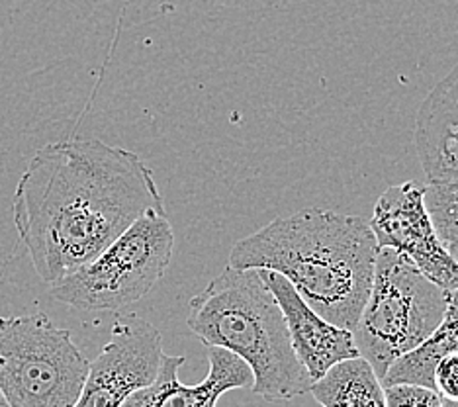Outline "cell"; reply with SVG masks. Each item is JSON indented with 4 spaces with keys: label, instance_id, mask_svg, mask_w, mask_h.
<instances>
[{
    "label": "cell",
    "instance_id": "cell-1",
    "mask_svg": "<svg viewBox=\"0 0 458 407\" xmlns=\"http://www.w3.org/2000/svg\"><path fill=\"white\" fill-rule=\"evenodd\" d=\"M151 210H165V204L149 166L138 153L100 140L44 145L13 196L16 232L51 286Z\"/></svg>",
    "mask_w": 458,
    "mask_h": 407
},
{
    "label": "cell",
    "instance_id": "cell-2",
    "mask_svg": "<svg viewBox=\"0 0 458 407\" xmlns=\"http://www.w3.org/2000/svg\"><path fill=\"white\" fill-rule=\"evenodd\" d=\"M378 245L360 216L306 208L237 242L229 267L284 276L333 326L352 331L367 304Z\"/></svg>",
    "mask_w": 458,
    "mask_h": 407
},
{
    "label": "cell",
    "instance_id": "cell-3",
    "mask_svg": "<svg viewBox=\"0 0 458 407\" xmlns=\"http://www.w3.org/2000/svg\"><path fill=\"white\" fill-rule=\"evenodd\" d=\"M191 331L206 347L229 351L253 374L251 390L267 402L310 392L311 380L296 359L288 329L261 270L229 267L189 304Z\"/></svg>",
    "mask_w": 458,
    "mask_h": 407
},
{
    "label": "cell",
    "instance_id": "cell-4",
    "mask_svg": "<svg viewBox=\"0 0 458 407\" xmlns=\"http://www.w3.org/2000/svg\"><path fill=\"white\" fill-rule=\"evenodd\" d=\"M449 292L427 280L394 249H378L372 284L352 337L380 382L392 364L439 327Z\"/></svg>",
    "mask_w": 458,
    "mask_h": 407
},
{
    "label": "cell",
    "instance_id": "cell-5",
    "mask_svg": "<svg viewBox=\"0 0 458 407\" xmlns=\"http://www.w3.org/2000/svg\"><path fill=\"white\" fill-rule=\"evenodd\" d=\"M174 229L165 210H151L98 257L51 286L59 304L82 311H120L145 298L165 276Z\"/></svg>",
    "mask_w": 458,
    "mask_h": 407
},
{
    "label": "cell",
    "instance_id": "cell-6",
    "mask_svg": "<svg viewBox=\"0 0 458 407\" xmlns=\"http://www.w3.org/2000/svg\"><path fill=\"white\" fill-rule=\"evenodd\" d=\"M90 360L44 311L0 318V392L10 407H72Z\"/></svg>",
    "mask_w": 458,
    "mask_h": 407
},
{
    "label": "cell",
    "instance_id": "cell-7",
    "mask_svg": "<svg viewBox=\"0 0 458 407\" xmlns=\"http://www.w3.org/2000/svg\"><path fill=\"white\" fill-rule=\"evenodd\" d=\"M369 225L378 249L398 250L441 290H458V263L427 212L425 186L415 181L388 186L374 204Z\"/></svg>",
    "mask_w": 458,
    "mask_h": 407
},
{
    "label": "cell",
    "instance_id": "cell-8",
    "mask_svg": "<svg viewBox=\"0 0 458 407\" xmlns=\"http://www.w3.org/2000/svg\"><path fill=\"white\" fill-rule=\"evenodd\" d=\"M163 354V337L153 323L133 313L118 318L72 407H122L155 380Z\"/></svg>",
    "mask_w": 458,
    "mask_h": 407
},
{
    "label": "cell",
    "instance_id": "cell-9",
    "mask_svg": "<svg viewBox=\"0 0 458 407\" xmlns=\"http://www.w3.org/2000/svg\"><path fill=\"white\" fill-rule=\"evenodd\" d=\"M261 275L283 311L294 354L306 369L311 384L324 378L335 364L360 357L352 331L333 326L331 321L321 318L300 298L284 276L270 270H261Z\"/></svg>",
    "mask_w": 458,
    "mask_h": 407
},
{
    "label": "cell",
    "instance_id": "cell-10",
    "mask_svg": "<svg viewBox=\"0 0 458 407\" xmlns=\"http://www.w3.org/2000/svg\"><path fill=\"white\" fill-rule=\"evenodd\" d=\"M184 360V357L163 354L155 380L135 390L122 407H216L217 400L229 390H251V370L229 351L208 347L210 372L196 386H186L179 378Z\"/></svg>",
    "mask_w": 458,
    "mask_h": 407
},
{
    "label": "cell",
    "instance_id": "cell-11",
    "mask_svg": "<svg viewBox=\"0 0 458 407\" xmlns=\"http://www.w3.org/2000/svg\"><path fill=\"white\" fill-rule=\"evenodd\" d=\"M413 141L427 182L458 176V63L421 102Z\"/></svg>",
    "mask_w": 458,
    "mask_h": 407
},
{
    "label": "cell",
    "instance_id": "cell-12",
    "mask_svg": "<svg viewBox=\"0 0 458 407\" xmlns=\"http://www.w3.org/2000/svg\"><path fill=\"white\" fill-rule=\"evenodd\" d=\"M451 354H458V290L446 296V309L443 321L418 349L403 354L395 360L384 376L382 386L388 388L394 384H413L435 390V367L437 362Z\"/></svg>",
    "mask_w": 458,
    "mask_h": 407
},
{
    "label": "cell",
    "instance_id": "cell-13",
    "mask_svg": "<svg viewBox=\"0 0 458 407\" xmlns=\"http://www.w3.org/2000/svg\"><path fill=\"white\" fill-rule=\"evenodd\" d=\"M310 392L321 407H386L384 386L362 357L335 364Z\"/></svg>",
    "mask_w": 458,
    "mask_h": 407
},
{
    "label": "cell",
    "instance_id": "cell-14",
    "mask_svg": "<svg viewBox=\"0 0 458 407\" xmlns=\"http://www.w3.org/2000/svg\"><path fill=\"white\" fill-rule=\"evenodd\" d=\"M425 208L443 245L458 263V176L427 182Z\"/></svg>",
    "mask_w": 458,
    "mask_h": 407
},
{
    "label": "cell",
    "instance_id": "cell-15",
    "mask_svg": "<svg viewBox=\"0 0 458 407\" xmlns=\"http://www.w3.org/2000/svg\"><path fill=\"white\" fill-rule=\"evenodd\" d=\"M386 407H445L437 390L413 384H394L384 388Z\"/></svg>",
    "mask_w": 458,
    "mask_h": 407
},
{
    "label": "cell",
    "instance_id": "cell-16",
    "mask_svg": "<svg viewBox=\"0 0 458 407\" xmlns=\"http://www.w3.org/2000/svg\"><path fill=\"white\" fill-rule=\"evenodd\" d=\"M435 390L445 402L458 403V354L445 357L435 367Z\"/></svg>",
    "mask_w": 458,
    "mask_h": 407
},
{
    "label": "cell",
    "instance_id": "cell-17",
    "mask_svg": "<svg viewBox=\"0 0 458 407\" xmlns=\"http://www.w3.org/2000/svg\"><path fill=\"white\" fill-rule=\"evenodd\" d=\"M0 407H10V405H8V402L4 400V395H3V392H0Z\"/></svg>",
    "mask_w": 458,
    "mask_h": 407
},
{
    "label": "cell",
    "instance_id": "cell-18",
    "mask_svg": "<svg viewBox=\"0 0 458 407\" xmlns=\"http://www.w3.org/2000/svg\"><path fill=\"white\" fill-rule=\"evenodd\" d=\"M443 405L445 407H458V403H451V402H445V400H443Z\"/></svg>",
    "mask_w": 458,
    "mask_h": 407
}]
</instances>
